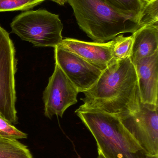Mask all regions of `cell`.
Masks as SVG:
<instances>
[{"label":"cell","instance_id":"obj_8","mask_svg":"<svg viewBox=\"0 0 158 158\" xmlns=\"http://www.w3.org/2000/svg\"><path fill=\"white\" fill-rule=\"evenodd\" d=\"M55 64L75 86L79 93L90 89L103 71L76 55L56 46L54 48Z\"/></svg>","mask_w":158,"mask_h":158},{"label":"cell","instance_id":"obj_21","mask_svg":"<svg viewBox=\"0 0 158 158\" xmlns=\"http://www.w3.org/2000/svg\"><path fill=\"white\" fill-rule=\"evenodd\" d=\"M149 158H158V156H149Z\"/></svg>","mask_w":158,"mask_h":158},{"label":"cell","instance_id":"obj_3","mask_svg":"<svg viewBox=\"0 0 158 158\" xmlns=\"http://www.w3.org/2000/svg\"><path fill=\"white\" fill-rule=\"evenodd\" d=\"M75 113L93 136L98 153L104 158H149L118 117L95 110H76Z\"/></svg>","mask_w":158,"mask_h":158},{"label":"cell","instance_id":"obj_1","mask_svg":"<svg viewBox=\"0 0 158 158\" xmlns=\"http://www.w3.org/2000/svg\"><path fill=\"white\" fill-rule=\"evenodd\" d=\"M83 93V103L79 110H101L116 116L137 110L141 101L138 79L130 57L111 64Z\"/></svg>","mask_w":158,"mask_h":158},{"label":"cell","instance_id":"obj_10","mask_svg":"<svg viewBox=\"0 0 158 158\" xmlns=\"http://www.w3.org/2000/svg\"><path fill=\"white\" fill-rule=\"evenodd\" d=\"M138 79L140 100L158 106V51L134 64Z\"/></svg>","mask_w":158,"mask_h":158},{"label":"cell","instance_id":"obj_11","mask_svg":"<svg viewBox=\"0 0 158 158\" xmlns=\"http://www.w3.org/2000/svg\"><path fill=\"white\" fill-rule=\"evenodd\" d=\"M132 35V47L130 58L133 64L151 56L158 51V25L143 26Z\"/></svg>","mask_w":158,"mask_h":158},{"label":"cell","instance_id":"obj_19","mask_svg":"<svg viewBox=\"0 0 158 158\" xmlns=\"http://www.w3.org/2000/svg\"><path fill=\"white\" fill-rule=\"evenodd\" d=\"M140 1H141V2L143 3L144 5L145 4L147 3L151 2L152 0H140Z\"/></svg>","mask_w":158,"mask_h":158},{"label":"cell","instance_id":"obj_2","mask_svg":"<svg viewBox=\"0 0 158 158\" xmlns=\"http://www.w3.org/2000/svg\"><path fill=\"white\" fill-rule=\"evenodd\" d=\"M80 28L94 42L105 43L141 27L139 18L126 15L105 0H67Z\"/></svg>","mask_w":158,"mask_h":158},{"label":"cell","instance_id":"obj_13","mask_svg":"<svg viewBox=\"0 0 158 158\" xmlns=\"http://www.w3.org/2000/svg\"><path fill=\"white\" fill-rule=\"evenodd\" d=\"M112 54L114 61H117L129 58L132 47V35L124 37L120 34L113 40Z\"/></svg>","mask_w":158,"mask_h":158},{"label":"cell","instance_id":"obj_16","mask_svg":"<svg viewBox=\"0 0 158 158\" xmlns=\"http://www.w3.org/2000/svg\"><path fill=\"white\" fill-rule=\"evenodd\" d=\"M141 27L158 25V0H152L144 5L139 18Z\"/></svg>","mask_w":158,"mask_h":158},{"label":"cell","instance_id":"obj_20","mask_svg":"<svg viewBox=\"0 0 158 158\" xmlns=\"http://www.w3.org/2000/svg\"><path fill=\"white\" fill-rule=\"evenodd\" d=\"M97 158H104L103 157V156L101 155L99 153H98V156Z\"/></svg>","mask_w":158,"mask_h":158},{"label":"cell","instance_id":"obj_9","mask_svg":"<svg viewBox=\"0 0 158 158\" xmlns=\"http://www.w3.org/2000/svg\"><path fill=\"white\" fill-rule=\"evenodd\" d=\"M113 40L105 43L89 42L72 38L63 39L58 47L79 56L102 71L115 62Z\"/></svg>","mask_w":158,"mask_h":158},{"label":"cell","instance_id":"obj_15","mask_svg":"<svg viewBox=\"0 0 158 158\" xmlns=\"http://www.w3.org/2000/svg\"><path fill=\"white\" fill-rule=\"evenodd\" d=\"M46 0H0V12L28 10Z\"/></svg>","mask_w":158,"mask_h":158},{"label":"cell","instance_id":"obj_12","mask_svg":"<svg viewBox=\"0 0 158 158\" xmlns=\"http://www.w3.org/2000/svg\"><path fill=\"white\" fill-rule=\"evenodd\" d=\"M0 158H33L28 148L18 140L0 136Z\"/></svg>","mask_w":158,"mask_h":158},{"label":"cell","instance_id":"obj_14","mask_svg":"<svg viewBox=\"0 0 158 158\" xmlns=\"http://www.w3.org/2000/svg\"><path fill=\"white\" fill-rule=\"evenodd\" d=\"M118 11L140 18L144 4L140 0H105Z\"/></svg>","mask_w":158,"mask_h":158},{"label":"cell","instance_id":"obj_18","mask_svg":"<svg viewBox=\"0 0 158 158\" xmlns=\"http://www.w3.org/2000/svg\"><path fill=\"white\" fill-rule=\"evenodd\" d=\"M53 1L60 5H64L67 2V0H50Z\"/></svg>","mask_w":158,"mask_h":158},{"label":"cell","instance_id":"obj_17","mask_svg":"<svg viewBox=\"0 0 158 158\" xmlns=\"http://www.w3.org/2000/svg\"><path fill=\"white\" fill-rule=\"evenodd\" d=\"M0 136L18 140L27 138L28 135L18 130L0 116Z\"/></svg>","mask_w":158,"mask_h":158},{"label":"cell","instance_id":"obj_4","mask_svg":"<svg viewBox=\"0 0 158 158\" xmlns=\"http://www.w3.org/2000/svg\"><path fill=\"white\" fill-rule=\"evenodd\" d=\"M10 26L13 33L36 47L55 48L63 40V25L59 16L45 9L23 12Z\"/></svg>","mask_w":158,"mask_h":158},{"label":"cell","instance_id":"obj_6","mask_svg":"<svg viewBox=\"0 0 158 158\" xmlns=\"http://www.w3.org/2000/svg\"><path fill=\"white\" fill-rule=\"evenodd\" d=\"M158 106L140 101L139 107L117 116L148 156H158Z\"/></svg>","mask_w":158,"mask_h":158},{"label":"cell","instance_id":"obj_22","mask_svg":"<svg viewBox=\"0 0 158 158\" xmlns=\"http://www.w3.org/2000/svg\"></svg>","mask_w":158,"mask_h":158},{"label":"cell","instance_id":"obj_7","mask_svg":"<svg viewBox=\"0 0 158 158\" xmlns=\"http://www.w3.org/2000/svg\"><path fill=\"white\" fill-rule=\"evenodd\" d=\"M77 89L59 67L55 64L54 70L49 79L43 94L45 117L54 115L62 118L66 110L78 102Z\"/></svg>","mask_w":158,"mask_h":158},{"label":"cell","instance_id":"obj_5","mask_svg":"<svg viewBox=\"0 0 158 158\" xmlns=\"http://www.w3.org/2000/svg\"><path fill=\"white\" fill-rule=\"evenodd\" d=\"M15 50L9 34L0 26V116L10 124L18 123L15 104Z\"/></svg>","mask_w":158,"mask_h":158}]
</instances>
